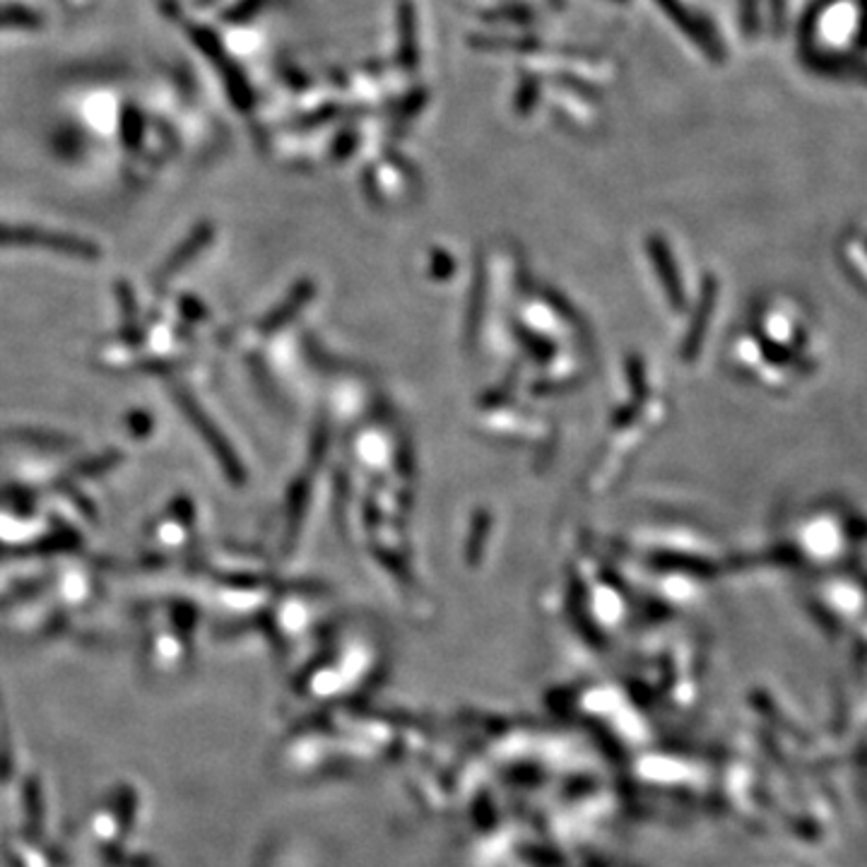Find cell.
Listing matches in <instances>:
<instances>
[{
	"mask_svg": "<svg viewBox=\"0 0 867 867\" xmlns=\"http://www.w3.org/2000/svg\"><path fill=\"white\" fill-rule=\"evenodd\" d=\"M265 8V0H237L235 5L223 12V20L227 24H243L253 20Z\"/></svg>",
	"mask_w": 867,
	"mask_h": 867,
	"instance_id": "6",
	"label": "cell"
},
{
	"mask_svg": "<svg viewBox=\"0 0 867 867\" xmlns=\"http://www.w3.org/2000/svg\"><path fill=\"white\" fill-rule=\"evenodd\" d=\"M121 136H124V145L128 150H136L142 140V116L138 109L128 106L121 118Z\"/></svg>",
	"mask_w": 867,
	"mask_h": 867,
	"instance_id": "5",
	"label": "cell"
},
{
	"mask_svg": "<svg viewBox=\"0 0 867 867\" xmlns=\"http://www.w3.org/2000/svg\"><path fill=\"white\" fill-rule=\"evenodd\" d=\"M210 3H213V0H198V5H201V8H205V5H210Z\"/></svg>",
	"mask_w": 867,
	"mask_h": 867,
	"instance_id": "7",
	"label": "cell"
},
{
	"mask_svg": "<svg viewBox=\"0 0 867 867\" xmlns=\"http://www.w3.org/2000/svg\"><path fill=\"white\" fill-rule=\"evenodd\" d=\"M0 247L46 249L52 253H60L68 255V259H82V261H96L102 255L100 247H94V243L88 239L58 235V231L34 225H10V223H0Z\"/></svg>",
	"mask_w": 867,
	"mask_h": 867,
	"instance_id": "1",
	"label": "cell"
},
{
	"mask_svg": "<svg viewBox=\"0 0 867 867\" xmlns=\"http://www.w3.org/2000/svg\"><path fill=\"white\" fill-rule=\"evenodd\" d=\"M189 36H191V42L201 48V54H203L207 60H210V64L219 66V64H223V60L229 58L227 52H225L223 42H219V36H217L213 30L201 27V24H191V27H189Z\"/></svg>",
	"mask_w": 867,
	"mask_h": 867,
	"instance_id": "4",
	"label": "cell"
},
{
	"mask_svg": "<svg viewBox=\"0 0 867 867\" xmlns=\"http://www.w3.org/2000/svg\"><path fill=\"white\" fill-rule=\"evenodd\" d=\"M42 15L27 5L3 3L0 5V30H36L42 27Z\"/></svg>",
	"mask_w": 867,
	"mask_h": 867,
	"instance_id": "3",
	"label": "cell"
},
{
	"mask_svg": "<svg viewBox=\"0 0 867 867\" xmlns=\"http://www.w3.org/2000/svg\"><path fill=\"white\" fill-rule=\"evenodd\" d=\"M213 237H215V231H213L210 225L195 227V229L191 231V235H189V239L183 241L181 247L172 253V259H169V261L162 265V277H169V275L179 273V267H183L189 261H193L195 255H198V253L207 247V243L213 241Z\"/></svg>",
	"mask_w": 867,
	"mask_h": 867,
	"instance_id": "2",
	"label": "cell"
}]
</instances>
